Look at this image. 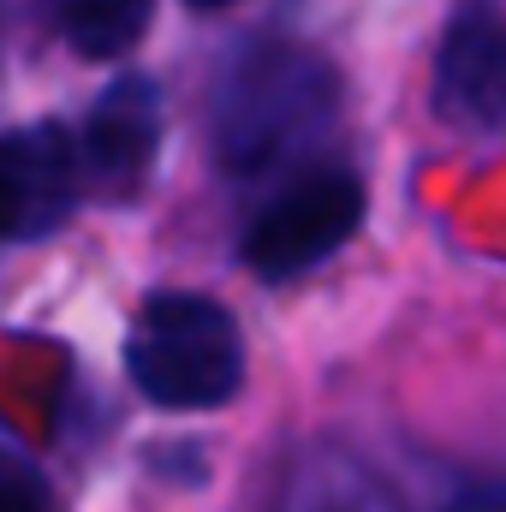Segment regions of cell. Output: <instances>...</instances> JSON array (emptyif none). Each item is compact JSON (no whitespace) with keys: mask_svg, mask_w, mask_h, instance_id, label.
Here are the masks:
<instances>
[{"mask_svg":"<svg viewBox=\"0 0 506 512\" xmlns=\"http://www.w3.org/2000/svg\"><path fill=\"white\" fill-rule=\"evenodd\" d=\"M126 364L143 399L167 411H209L239 393L245 346L221 304L191 298V292H161L143 304L131 328Z\"/></svg>","mask_w":506,"mask_h":512,"instance_id":"obj_2","label":"cell"},{"mask_svg":"<svg viewBox=\"0 0 506 512\" xmlns=\"http://www.w3.org/2000/svg\"><path fill=\"white\" fill-rule=\"evenodd\" d=\"M280 512H405V501L381 483L364 459L328 447V453H310L292 471Z\"/></svg>","mask_w":506,"mask_h":512,"instance_id":"obj_7","label":"cell"},{"mask_svg":"<svg viewBox=\"0 0 506 512\" xmlns=\"http://www.w3.org/2000/svg\"><path fill=\"white\" fill-rule=\"evenodd\" d=\"M465 512H506V483H489V489L465 495Z\"/></svg>","mask_w":506,"mask_h":512,"instance_id":"obj_10","label":"cell"},{"mask_svg":"<svg viewBox=\"0 0 506 512\" xmlns=\"http://www.w3.org/2000/svg\"><path fill=\"white\" fill-rule=\"evenodd\" d=\"M340 114V78L298 42H256L233 60L215 102V149L227 173H268L304 155Z\"/></svg>","mask_w":506,"mask_h":512,"instance_id":"obj_1","label":"cell"},{"mask_svg":"<svg viewBox=\"0 0 506 512\" xmlns=\"http://www.w3.org/2000/svg\"><path fill=\"white\" fill-rule=\"evenodd\" d=\"M364 221V185L358 173L346 167H322V173H304L292 179L262 215H256L251 239H245V262L256 274L280 280V274H298L310 262H322L328 251H340Z\"/></svg>","mask_w":506,"mask_h":512,"instance_id":"obj_3","label":"cell"},{"mask_svg":"<svg viewBox=\"0 0 506 512\" xmlns=\"http://www.w3.org/2000/svg\"><path fill=\"white\" fill-rule=\"evenodd\" d=\"M155 0H54V18H60V36L90 54V60H108V54H126L131 42L143 36Z\"/></svg>","mask_w":506,"mask_h":512,"instance_id":"obj_8","label":"cell"},{"mask_svg":"<svg viewBox=\"0 0 506 512\" xmlns=\"http://www.w3.org/2000/svg\"><path fill=\"white\" fill-rule=\"evenodd\" d=\"M78 143L60 126H30L0 143V239H42L78 203Z\"/></svg>","mask_w":506,"mask_h":512,"instance_id":"obj_5","label":"cell"},{"mask_svg":"<svg viewBox=\"0 0 506 512\" xmlns=\"http://www.w3.org/2000/svg\"><path fill=\"white\" fill-rule=\"evenodd\" d=\"M191 6H233V0H191Z\"/></svg>","mask_w":506,"mask_h":512,"instance_id":"obj_11","label":"cell"},{"mask_svg":"<svg viewBox=\"0 0 506 512\" xmlns=\"http://www.w3.org/2000/svg\"><path fill=\"white\" fill-rule=\"evenodd\" d=\"M435 102L447 120L471 131H506V6L501 0H459L441 60H435Z\"/></svg>","mask_w":506,"mask_h":512,"instance_id":"obj_4","label":"cell"},{"mask_svg":"<svg viewBox=\"0 0 506 512\" xmlns=\"http://www.w3.org/2000/svg\"><path fill=\"white\" fill-rule=\"evenodd\" d=\"M155 143H161V96H155V84L126 78V84H114L96 102L78 161H90V173L102 185L126 191V185L143 179V167L155 161Z\"/></svg>","mask_w":506,"mask_h":512,"instance_id":"obj_6","label":"cell"},{"mask_svg":"<svg viewBox=\"0 0 506 512\" xmlns=\"http://www.w3.org/2000/svg\"><path fill=\"white\" fill-rule=\"evenodd\" d=\"M0 512H48L42 483L24 465H12V459H0Z\"/></svg>","mask_w":506,"mask_h":512,"instance_id":"obj_9","label":"cell"}]
</instances>
